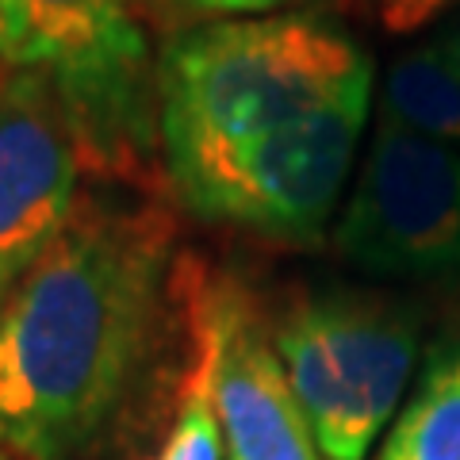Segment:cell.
<instances>
[{"label": "cell", "mask_w": 460, "mask_h": 460, "mask_svg": "<svg viewBox=\"0 0 460 460\" xmlns=\"http://www.w3.org/2000/svg\"><path fill=\"white\" fill-rule=\"evenodd\" d=\"M172 284L165 211L81 199L0 304V449L20 460L96 456L150 372Z\"/></svg>", "instance_id": "1"}, {"label": "cell", "mask_w": 460, "mask_h": 460, "mask_svg": "<svg viewBox=\"0 0 460 460\" xmlns=\"http://www.w3.org/2000/svg\"><path fill=\"white\" fill-rule=\"evenodd\" d=\"M365 77L372 58L299 12L184 27L157 54L162 162L277 131Z\"/></svg>", "instance_id": "2"}, {"label": "cell", "mask_w": 460, "mask_h": 460, "mask_svg": "<svg viewBox=\"0 0 460 460\" xmlns=\"http://www.w3.org/2000/svg\"><path fill=\"white\" fill-rule=\"evenodd\" d=\"M0 69L50 81L81 162L104 177H135L162 154L142 0H0Z\"/></svg>", "instance_id": "3"}, {"label": "cell", "mask_w": 460, "mask_h": 460, "mask_svg": "<svg viewBox=\"0 0 460 460\" xmlns=\"http://www.w3.org/2000/svg\"><path fill=\"white\" fill-rule=\"evenodd\" d=\"M372 104V77L277 131L165 157L177 204L204 223L311 246L349 181Z\"/></svg>", "instance_id": "4"}, {"label": "cell", "mask_w": 460, "mask_h": 460, "mask_svg": "<svg viewBox=\"0 0 460 460\" xmlns=\"http://www.w3.org/2000/svg\"><path fill=\"white\" fill-rule=\"evenodd\" d=\"M272 345L319 453L365 460L411 380L419 323L387 299L330 292L288 307Z\"/></svg>", "instance_id": "5"}, {"label": "cell", "mask_w": 460, "mask_h": 460, "mask_svg": "<svg viewBox=\"0 0 460 460\" xmlns=\"http://www.w3.org/2000/svg\"><path fill=\"white\" fill-rule=\"evenodd\" d=\"M334 246L368 277H456L460 150L380 119L334 223Z\"/></svg>", "instance_id": "6"}, {"label": "cell", "mask_w": 460, "mask_h": 460, "mask_svg": "<svg viewBox=\"0 0 460 460\" xmlns=\"http://www.w3.org/2000/svg\"><path fill=\"white\" fill-rule=\"evenodd\" d=\"M81 169L50 81L0 69V304L74 219Z\"/></svg>", "instance_id": "7"}, {"label": "cell", "mask_w": 460, "mask_h": 460, "mask_svg": "<svg viewBox=\"0 0 460 460\" xmlns=\"http://www.w3.org/2000/svg\"><path fill=\"white\" fill-rule=\"evenodd\" d=\"M219 304V372L215 402L223 426V460H326L299 399L288 384L253 299L234 284H215Z\"/></svg>", "instance_id": "8"}, {"label": "cell", "mask_w": 460, "mask_h": 460, "mask_svg": "<svg viewBox=\"0 0 460 460\" xmlns=\"http://www.w3.org/2000/svg\"><path fill=\"white\" fill-rule=\"evenodd\" d=\"M192 311V365L181 380L177 411L162 445L146 460H223V426L215 402V372H219V304L215 284L204 280L189 288Z\"/></svg>", "instance_id": "9"}, {"label": "cell", "mask_w": 460, "mask_h": 460, "mask_svg": "<svg viewBox=\"0 0 460 460\" xmlns=\"http://www.w3.org/2000/svg\"><path fill=\"white\" fill-rule=\"evenodd\" d=\"M380 119L460 150V66L441 42H419L387 62Z\"/></svg>", "instance_id": "10"}, {"label": "cell", "mask_w": 460, "mask_h": 460, "mask_svg": "<svg viewBox=\"0 0 460 460\" xmlns=\"http://www.w3.org/2000/svg\"><path fill=\"white\" fill-rule=\"evenodd\" d=\"M376 460H460V349L426 372Z\"/></svg>", "instance_id": "11"}, {"label": "cell", "mask_w": 460, "mask_h": 460, "mask_svg": "<svg viewBox=\"0 0 460 460\" xmlns=\"http://www.w3.org/2000/svg\"><path fill=\"white\" fill-rule=\"evenodd\" d=\"M157 8L172 20L196 23H219V20H257V16H277L280 8L304 4V0H154Z\"/></svg>", "instance_id": "12"}, {"label": "cell", "mask_w": 460, "mask_h": 460, "mask_svg": "<svg viewBox=\"0 0 460 460\" xmlns=\"http://www.w3.org/2000/svg\"><path fill=\"white\" fill-rule=\"evenodd\" d=\"M434 8H438V0H392L387 4V20L399 27H411L414 20H426Z\"/></svg>", "instance_id": "13"}, {"label": "cell", "mask_w": 460, "mask_h": 460, "mask_svg": "<svg viewBox=\"0 0 460 460\" xmlns=\"http://www.w3.org/2000/svg\"><path fill=\"white\" fill-rule=\"evenodd\" d=\"M438 42H441V47H445V54H449V58H453V62L460 66V8L453 12V16H449V23H445V27H441V35H438Z\"/></svg>", "instance_id": "14"}, {"label": "cell", "mask_w": 460, "mask_h": 460, "mask_svg": "<svg viewBox=\"0 0 460 460\" xmlns=\"http://www.w3.org/2000/svg\"><path fill=\"white\" fill-rule=\"evenodd\" d=\"M0 460H20V456H12L8 449H0Z\"/></svg>", "instance_id": "15"}]
</instances>
